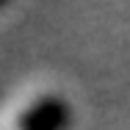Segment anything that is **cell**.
I'll return each mask as SVG.
<instances>
[{"mask_svg":"<svg viewBox=\"0 0 130 130\" xmlns=\"http://www.w3.org/2000/svg\"><path fill=\"white\" fill-rule=\"evenodd\" d=\"M72 125V105L61 94H42L17 116V130H67Z\"/></svg>","mask_w":130,"mask_h":130,"instance_id":"1","label":"cell"}]
</instances>
